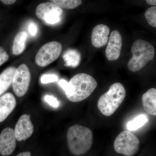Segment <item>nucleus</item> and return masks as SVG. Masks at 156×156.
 <instances>
[{"label":"nucleus","instance_id":"39448f33","mask_svg":"<svg viewBox=\"0 0 156 156\" xmlns=\"http://www.w3.org/2000/svg\"><path fill=\"white\" fill-rule=\"evenodd\" d=\"M140 143L139 140L131 131H124L117 136L114 147L117 153L133 156L139 150Z\"/></svg>","mask_w":156,"mask_h":156},{"label":"nucleus","instance_id":"9d476101","mask_svg":"<svg viewBox=\"0 0 156 156\" xmlns=\"http://www.w3.org/2000/svg\"><path fill=\"white\" fill-rule=\"evenodd\" d=\"M122 46V36L119 32L114 30L112 32L108 42L105 55L109 61H114L119 58Z\"/></svg>","mask_w":156,"mask_h":156},{"label":"nucleus","instance_id":"b1692460","mask_svg":"<svg viewBox=\"0 0 156 156\" xmlns=\"http://www.w3.org/2000/svg\"><path fill=\"white\" fill-rule=\"evenodd\" d=\"M9 56L5 50L0 47V66L8 61Z\"/></svg>","mask_w":156,"mask_h":156},{"label":"nucleus","instance_id":"aec40b11","mask_svg":"<svg viewBox=\"0 0 156 156\" xmlns=\"http://www.w3.org/2000/svg\"><path fill=\"white\" fill-rule=\"evenodd\" d=\"M145 17L150 25L156 27V6L148 9L145 13Z\"/></svg>","mask_w":156,"mask_h":156},{"label":"nucleus","instance_id":"5701e85b","mask_svg":"<svg viewBox=\"0 0 156 156\" xmlns=\"http://www.w3.org/2000/svg\"><path fill=\"white\" fill-rule=\"evenodd\" d=\"M44 20L47 23L52 24H55L60 21V16L58 14H52L45 17Z\"/></svg>","mask_w":156,"mask_h":156},{"label":"nucleus","instance_id":"9b49d317","mask_svg":"<svg viewBox=\"0 0 156 156\" xmlns=\"http://www.w3.org/2000/svg\"><path fill=\"white\" fill-rule=\"evenodd\" d=\"M110 29L107 26L100 24L93 28L91 36L92 44L95 48H102L107 44Z\"/></svg>","mask_w":156,"mask_h":156},{"label":"nucleus","instance_id":"4be33fe9","mask_svg":"<svg viewBox=\"0 0 156 156\" xmlns=\"http://www.w3.org/2000/svg\"><path fill=\"white\" fill-rule=\"evenodd\" d=\"M44 100L46 102L49 104L50 106L55 108H58L59 106V102L57 98L52 95H46L44 97Z\"/></svg>","mask_w":156,"mask_h":156},{"label":"nucleus","instance_id":"f8f14e48","mask_svg":"<svg viewBox=\"0 0 156 156\" xmlns=\"http://www.w3.org/2000/svg\"><path fill=\"white\" fill-rule=\"evenodd\" d=\"M16 105V99L12 93L8 92L0 97V122L8 118Z\"/></svg>","mask_w":156,"mask_h":156},{"label":"nucleus","instance_id":"393cba45","mask_svg":"<svg viewBox=\"0 0 156 156\" xmlns=\"http://www.w3.org/2000/svg\"><path fill=\"white\" fill-rule=\"evenodd\" d=\"M59 86L63 89L65 92V94H66L68 92L69 90V82L64 80H61L58 82Z\"/></svg>","mask_w":156,"mask_h":156},{"label":"nucleus","instance_id":"412c9836","mask_svg":"<svg viewBox=\"0 0 156 156\" xmlns=\"http://www.w3.org/2000/svg\"><path fill=\"white\" fill-rule=\"evenodd\" d=\"M58 77L55 74H45L42 76L41 81L42 83L47 84L58 80Z\"/></svg>","mask_w":156,"mask_h":156},{"label":"nucleus","instance_id":"f3484780","mask_svg":"<svg viewBox=\"0 0 156 156\" xmlns=\"http://www.w3.org/2000/svg\"><path fill=\"white\" fill-rule=\"evenodd\" d=\"M63 58L65 62V66L76 67L80 64V54L77 50L69 49L65 52Z\"/></svg>","mask_w":156,"mask_h":156},{"label":"nucleus","instance_id":"f03ea898","mask_svg":"<svg viewBox=\"0 0 156 156\" xmlns=\"http://www.w3.org/2000/svg\"><path fill=\"white\" fill-rule=\"evenodd\" d=\"M69 90L66 97L72 102H78L85 100L94 92L97 83L92 76L86 73H79L71 79L69 82Z\"/></svg>","mask_w":156,"mask_h":156},{"label":"nucleus","instance_id":"20e7f679","mask_svg":"<svg viewBox=\"0 0 156 156\" xmlns=\"http://www.w3.org/2000/svg\"><path fill=\"white\" fill-rule=\"evenodd\" d=\"M132 58L128 61V69L132 72L141 69L153 59L155 50L153 46L147 41L137 40L131 47Z\"/></svg>","mask_w":156,"mask_h":156},{"label":"nucleus","instance_id":"f257e3e1","mask_svg":"<svg viewBox=\"0 0 156 156\" xmlns=\"http://www.w3.org/2000/svg\"><path fill=\"white\" fill-rule=\"evenodd\" d=\"M93 138L90 128L78 124L71 126L67 132L68 146L70 152L76 156L86 154L92 147Z\"/></svg>","mask_w":156,"mask_h":156},{"label":"nucleus","instance_id":"1a4fd4ad","mask_svg":"<svg viewBox=\"0 0 156 156\" xmlns=\"http://www.w3.org/2000/svg\"><path fill=\"white\" fill-rule=\"evenodd\" d=\"M30 118V115H23L17 121L14 131L18 141L26 140L32 135L34 127Z\"/></svg>","mask_w":156,"mask_h":156},{"label":"nucleus","instance_id":"6e6552de","mask_svg":"<svg viewBox=\"0 0 156 156\" xmlns=\"http://www.w3.org/2000/svg\"><path fill=\"white\" fill-rule=\"evenodd\" d=\"M16 147V138L14 131L12 128H5L0 134V155L9 156L13 152Z\"/></svg>","mask_w":156,"mask_h":156},{"label":"nucleus","instance_id":"ddd939ff","mask_svg":"<svg viewBox=\"0 0 156 156\" xmlns=\"http://www.w3.org/2000/svg\"><path fill=\"white\" fill-rule=\"evenodd\" d=\"M63 10L59 6L51 2H47L40 4L37 7L36 14L39 19L44 20L45 17L52 14H58L61 16Z\"/></svg>","mask_w":156,"mask_h":156},{"label":"nucleus","instance_id":"0eeeda50","mask_svg":"<svg viewBox=\"0 0 156 156\" xmlns=\"http://www.w3.org/2000/svg\"><path fill=\"white\" fill-rule=\"evenodd\" d=\"M30 80V73L28 66L25 64L20 65L16 69L12 82L15 95L19 97L25 95L29 87Z\"/></svg>","mask_w":156,"mask_h":156},{"label":"nucleus","instance_id":"a878e982","mask_svg":"<svg viewBox=\"0 0 156 156\" xmlns=\"http://www.w3.org/2000/svg\"><path fill=\"white\" fill-rule=\"evenodd\" d=\"M29 30L30 33L31 35H35L37 33V31L36 25L34 23H31L29 27Z\"/></svg>","mask_w":156,"mask_h":156},{"label":"nucleus","instance_id":"4468645a","mask_svg":"<svg viewBox=\"0 0 156 156\" xmlns=\"http://www.w3.org/2000/svg\"><path fill=\"white\" fill-rule=\"evenodd\" d=\"M142 100L145 111L152 115L156 116V89H149L143 95Z\"/></svg>","mask_w":156,"mask_h":156},{"label":"nucleus","instance_id":"6ab92c4d","mask_svg":"<svg viewBox=\"0 0 156 156\" xmlns=\"http://www.w3.org/2000/svg\"><path fill=\"white\" fill-rule=\"evenodd\" d=\"M51 2L56 4L63 9H72L80 5L82 3L81 0H52Z\"/></svg>","mask_w":156,"mask_h":156},{"label":"nucleus","instance_id":"bb28decb","mask_svg":"<svg viewBox=\"0 0 156 156\" xmlns=\"http://www.w3.org/2000/svg\"><path fill=\"white\" fill-rule=\"evenodd\" d=\"M1 2L5 5H11L15 3L16 1L15 0H2Z\"/></svg>","mask_w":156,"mask_h":156},{"label":"nucleus","instance_id":"7ed1b4c3","mask_svg":"<svg viewBox=\"0 0 156 156\" xmlns=\"http://www.w3.org/2000/svg\"><path fill=\"white\" fill-rule=\"evenodd\" d=\"M126 96V91L120 83L113 84L108 91L101 95L98 101V107L104 115L113 114L122 103Z\"/></svg>","mask_w":156,"mask_h":156},{"label":"nucleus","instance_id":"c85d7f7f","mask_svg":"<svg viewBox=\"0 0 156 156\" xmlns=\"http://www.w3.org/2000/svg\"><path fill=\"white\" fill-rule=\"evenodd\" d=\"M146 2L151 5H156V0H147Z\"/></svg>","mask_w":156,"mask_h":156},{"label":"nucleus","instance_id":"a211bd4d","mask_svg":"<svg viewBox=\"0 0 156 156\" xmlns=\"http://www.w3.org/2000/svg\"><path fill=\"white\" fill-rule=\"evenodd\" d=\"M148 121L147 117L145 115H139L128 122L127 125V129L130 131H135L144 126Z\"/></svg>","mask_w":156,"mask_h":156},{"label":"nucleus","instance_id":"cd10ccee","mask_svg":"<svg viewBox=\"0 0 156 156\" xmlns=\"http://www.w3.org/2000/svg\"><path fill=\"white\" fill-rule=\"evenodd\" d=\"M16 156H31V154L29 151L23 152L18 154Z\"/></svg>","mask_w":156,"mask_h":156},{"label":"nucleus","instance_id":"dca6fc26","mask_svg":"<svg viewBox=\"0 0 156 156\" xmlns=\"http://www.w3.org/2000/svg\"><path fill=\"white\" fill-rule=\"evenodd\" d=\"M27 34L24 31L18 33L14 38L12 53L14 55H18L23 52L25 48Z\"/></svg>","mask_w":156,"mask_h":156},{"label":"nucleus","instance_id":"423d86ee","mask_svg":"<svg viewBox=\"0 0 156 156\" xmlns=\"http://www.w3.org/2000/svg\"><path fill=\"white\" fill-rule=\"evenodd\" d=\"M62 50V46L59 42L52 41L47 43L39 49L36 55L35 62L41 67H45L55 61Z\"/></svg>","mask_w":156,"mask_h":156},{"label":"nucleus","instance_id":"2eb2a0df","mask_svg":"<svg viewBox=\"0 0 156 156\" xmlns=\"http://www.w3.org/2000/svg\"><path fill=\"white\" fill-rule=\"evenodd\" d=\"M16 70L15 67H9L0 74V96L4 94L12 84Z\"/></svg>","mask_w":156,"mask_h":156}]
</instances>
